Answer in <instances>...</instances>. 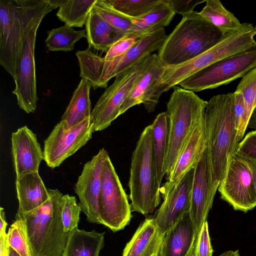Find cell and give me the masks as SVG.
<instances>
[{
  "label": "cell",
  "instance_id": "6da1fadb",
  "mask_svg": "<svg viewBox=\"0 0 256 256\" xmlns=\"http://www.w3.org/2000/svg\"><path fill=\"white\" fill-rule=\"evenodd\" d=\"M52 10L50 0H0V64L14 80L26 38Z\"/></svg>",
  "mask_w": 256,
  "mask_h": 256
},
{
  "label": "cell",
  "instance_id": "7a4b0ae2",
  "mask_svg": "<svg viewBox=\"0 0 256 256\" xmlns=\"http://www.w3.org/2000/svg\"><path fill=\"white\" fill-rule=\"evenodd\" d=\"M204 119L206 148L214 177L220 182L241 141L238 135L234 92L212 97Z\"/></svg>",
  "mask_w": 256,
  "mask_h": 256
},
{
  "label": "cell",
  "instance_id": "3957f363",
  "mask_svg": "<svg viewBox=\"0 0 256 256\" xmlns=\"http://www.w3.org/2000/svg\"><path fill=\"white\" fill-rule=\"evenodd\" d=\"M255 36L254 26L246 23L241 30L224 36L213 47L190 61L176 66H166L160 80L150 92L148 108L155 110L162 93L206 67L223 58L256 48Z\"/></svg>",
  "mask_w": 256,
  "mask_h": 256
},
{
  "label": "cell",
  "instance_id": "277c9868",
  "mask_svg": "<svg viewBox=\"0 0 256 256\" xmlns=\"http://www.w3.org/2000/svg\"><path fill=\"white\" fill-rule=\"evenodd\" d=\"M172 32L167 36L158 51L166 66L186 62L208 50L224 36L196 11L185 14Z\"/></svg>",
  "mask_w": 256,
  "mask_h": 256
},
{
  "label": "cell",
  "instance_id": "5b68a950",
  "mask_svg": "<svg viewBox=\"0 0 256 256\" xmlns=\"http://www.w3.org/2000/svg\"><path fill=\"white\" fill-rule=\"evenodd\" d=\"M167 37L164 28L140 38L124 54L106 59L88 47L76 54L80 69V76L88 80L94 90L106 88L110 80L142 62L155 51H158Z\"/></svg>",
  "mask_w": 256,
  "mask_h": 256
},
{
  "label": "cell",
  "instance_id": "8992f818",
  "mask_svg": "<svg viewBox=\"0 0 256 256\" xmlns=\"http://www.w3.org/2000/svg\"><path fill=\"white\" fill-rule=\"evenodd\" d=\"M50 198L27 212H17L24 222L33 256H62L69 232L64 229L61 216L63 194L48 189Z\"/></svg>",
  "mask_w": 256,
  "mask_h": 256
},
{
  "label": "cell",
  "instance_id": "52a82bcc",
  "mask_svg": "<svg viewBox=\"0 0 256 256\" xmlns=\"http://www.w3.org/2000/svg\"><path fill=\"white\" fill-rule=\"evenodd\" d=\"M207 102L192 91L176 86L173 87L166 112L168 118L166 178L172 172L182 150L203 118Z\"/></svg>",
  "mask_w": 256,
  "mask_h": 256
},
{
  "label": "cell",
  "instance_id": "ba28073f",
  "mask_svg": "<svg viewBox=\"0 0 256 256\" xmlns=\"http://www.w3.org/2000/svg\"><path fill=\"white\" fill-rule=\"evenodd\" d=\"M128 186L132 211L148 214L160 204L161 186L153 156L152 124L144 128L132 152Z\"/></svg>",
  "mask_w": 256,
  "mask_h": 256
},
{
  "label": "cell",
  "instance_id": "9c48e42d",
  "mask_svg": "<svg viewBox=\"0 0 256 256\" xmlns=\"http://www.w3.org/2000/svg\"><path fill=\"white\" fill-rule=\"evenodd\" d=\"M152 54L136 65L120 73L106 88L92 110L94 132L102 130L120 116V111L138 79L158 58Z\"/></svg>",
  "mask_w": 256,
  "mask_h": 256
},
{
  "label": "cell",
  "instance_id": "30bf717a",
  "mask_svg": "<svg viewBox=\"0 0 256 256\" xmlns=\"http://www.w3.org/2000/svg\"><path fill=\"white\" fill-rule=\"evenodd\" d=\"M256 67V48L223 58L181 82L180 87L194 92L213 89L244 76Z\"/></svg>",
  "mask_w": 256,
  "mask_h": 256
},
{
  "label": "cell",
  "instance_id": "8fae6325",
  "mask_svg": "<svg viewBox=\"0 0 256 256\" xmlns=\"http://www.w3.org/2000/svg\"><path fill=\"white\" fill-rule=\"evenodd\" d=\"M102 224L114 232L123 229L132 218V208L109 156L102 168L98 202Z\"/></svg>",
  "mask_w": 256,
  "mask_h": 256
},
{
  "label": "cell",
  "instance_id": "7c38bea8",
  "mask_svg": "<svg viewBox=\"0 0 256 256\" xmlns=\"http://www.w3.org/2000/svg\"><path fill=\"white\" fill-rule=\"evenodd\" d=\"M94 124L90 117L70 128L60 121L44 142V160L52 168L59 166L84 146L92 137Z\"/></svg>",
  "mask_w": 256,
  "mask_h": 256
},
{
  "label": "cell",
  "instance_id": "4fadbf2b",
  "mask_svg": "<svg viewBox=\"0 0 256 256\" xmlns=\"http://www.w3.org/2000/svg\"><path fill=\"white\" fill-rule=\"evenodd\" d=\"M218 190L235 210L246 212L256 206L253 176L247 162L236 154L230 160Z\"/></svg>",
  "mask_w": 256,
  "mask_h": 256
},
{
  "label": "cell",
  "instance_id": "5bb4252c",
  "mask_svg": "<svg viewBox=\"0 0 256 256\" xmlns=\"http://www.w3.org/2000/svg\"><path fill=\"white\" fill-rule=\"evenodd\" d=\"M219 184L220 182L214 177L206 148L194 168L191 192L189 213L196 230V241L203 224L207 221Z\"/></svg>",
  "mask_w": 256,
  "mask_h": 256
},
{
  "label": "cell",
  "instance_id": "9a60e30c",
  "mask_svg": "<svg viewBox=\"0 0 256 256\" xmlns=\"http://www.w3.org/2000/svg\"><path fill=\"white\" fill-rule=\"evenodd\" d=\"M194 168L178 182H166L160 187L163 202L152 218L162 233L166 234L190 211Z\"/></svg>",
  "mask_w": 256,
  "mask_h": 256
},
{
  "label": "cell",
  "instance_id": "2e32d148",
  "mask_svg": "<svg viewBox=\"0 0 256 256\" xmlns=\"http://www.w3.org/2000/svg\"><path fill=\"white\" fill-rule=\"evenodd\" d=\"M109 156L104 148L84 166L81 174L74 186V192L80 200L82 211L91 223L102 224L98 202L102 186V174L104 162Z\"/></svg>",
  "mask_w": 256,
  "mask_h": 256
},
{
  "label": "cell",
  "instance_id": "e0dca14e",
  "mask_svg": "<svg viewBox=\"0 0 256 256\" xmlns=\"http://www.w3.org/2000/svg\"><path fill=\"white\" fill-rule=\"evenodd\" d=\"M40 24L32 30L26 39L14 80L15 88L12 93L16 96L19 108L27 114L35 112L38 101L34 50L37 31Z\"/></svg>",
  "mask_w": 256,
  "mask_h": 256
},
{
  "label": "cell",
  "instance_id": "ac0fdd59",
  "mask_svg": "<svg viewBox=\"0 0 256 256\" xmlns=\"http://www.w3.org/2000/svg\"><path fill=\"white\" fill-rule=\"evenodd\" d=\"M12 152L16 177L38 172L44 152L36 135L26 126L12 134Z\"/></svg>",
  "mask_w": 256,
  "mask_h": 256
},
{
  "label": "cell",
  "instance_id": "d6986e66",
  "mask_svg": "<svg viewBox=\"0 0 256 256\" xmlns=\"http://www.w3.org/2000/svg\"><path fill=\"white\" fill-rule=\"evenodd\" d=\"M196 230L189 212L164 236L158 256H192Z\"/></svg>",
  "mask_w": 256,
  "mask_h": 256
},
{
  "label": "cell",
  "instance_id": "ffe728a7",
  "mask_svg": "<svg viewBox=\"0 0 256 256\" xmlns=\"http://www.w3.org/2000/svg\"><path fill=\"white\" fill-rule=\"evenodd\" d=\"M206 148L203 118L182 150L172 172L166 178V182L174 184L178 182L186 173L193 169Z\"/></svg>",
  "mask_w": 256,
  "mask_h": 256
},
{
  "label": "cell",
  "instance_id": "44dd1931",
  "mask_svg": "<svg viewBox=\"0 0 256 256\" xmlns=\"http://www.w3.org/2000/svg\"><path fill=\"white\" fill-rule=\"evenodd\" d=\"M164 235L152 218H146L126 244L122 256H158Z\"/></svg>",
  "mask_w": 256,
  "mask_h": 256
},
{
  "label": "cell",
  "instance_id": "7402d4cb",
  "mask_svg": "<svg viewBox=\"0 0 256 256\" xmlns=\"http://www.w3.org/2000/svg\"><path fill=\"white\" fill-rule=\"evenodd\" d=\"M16 188L18 200V212H30L44 204L50 198L38 172L16 177Z\"/></svg>",
  "mask_w": 256,
  "mask_h": 256
},
{
  "label": "cell",
  "instance_id": "603a6c76",
  "mask_svg": "<svg viewBox=\"0 0 256 256\" xmlns=\"http://www.w3.org/2000/svg\"><path fill=\"white\" fill-rule=\"evenodd\" d=\"M86 25L88 47L102 52H107L112 46L126 34L115 28L92 8Z\"/></svg>",
  "mask_w": 256,
  "mask_h": 256
},
{
  "label": "cell",
  "instance_id": "cb8c5ba5",
  "mask_svg": "<svg viewBox=\"0 0 256 256\" xmlns=\"http://www.w3.org/2000/svg\"><path fill=\"white\" fill-rule=\"evenodd\" d=\"M165 68L166 66L158 56L136 82L122 106L120 115L134 106L141 104L144 106L146 104L152 88L160 80Z\"/></svg>",
  "mask_w": 256,
  "mask_h": 256
},
{
  "label": "cell",
  "instance_id": "d4e9b609",
  "mask_svg": "<svg viewBox=\"0 0 256 256\" xmlns=\"http://www.w3.org/2000/svg\"><path fill=\"white\" fill-rule=\"evenodd\" d=\"M105 232L78 228L69 232L62 256H98L104 246Z\"/></svg>",
  "mask_w": 256,
  "mask_h": 256
},
{
  "label": "cell",
  "instance_id": "484cf974",
  "mask_svg": "<svg viewBox=\"0 0 256 256\" xmlns=\"http://www.w3.org/2000/svg\"><path fill=\"white\" fill-rule=\"evenodd\" d=\"M92 87L88 80L82 78L80 80L61 118L60 121L67 127H72L90 117L92 110L90 94Z\"/></svg>",
  "mask_w": 256,
  "mask_h": 256
},
{
  "label": "cell",
  "instance_id": "4316f807",
  "mask_svg": "<svg viewBox=\"0 0 256 256\" xmlns=\"http://www.w3.org/2000/svg\"><path fill=\"white\" fill-rule=\"evenodd\" d=\"M176 13L170 0L162 2L145 14L136 18H130L134 27V34L141 37L168 26Z\"/></svg>",
  "mask_w": 256,
  "mask_h": 256
},
{
  "label": "cell",
  "instance_id": "83f0119b",
  "mask_svg": "<svg viewBox=\"0 0 256 256\" xmlns=\"http://www.w3.org/2000/svg\"><path fill=\"white\" fill-rule=\"evenodd\" d=\"M152 152L160 186L166 174L168 146V118L166 112L157 115L152 123Z\"/></svg>",
  "mask_w": 256,
  "mask_h": 256
},
{
  "label": "cell",
  "instance_id": "f1b7e54d",
  "mask_svg": "<svg viewBox=\"0 0 256 256\" xmlns=\"http://www.w3.org/2000/svg\"><path fill=\"white\" fill-rule=\"evenodd\" d=\"M200 14L218 28L224 36L239 31L246 23H241L236 16L226 10L219 0H206Z\"/></svg>",
  "mask_w": 256,
  "mask_h": 256
},
{
  "label": "cell",
  "instance_id": "f546056e",
  "mask_svg": "<svg viewBox=\"0 0 256 256\" xmlns=\"http://www.w3.org/2000/svg\"><path fill=\"white\" fill-rule=\"evenodd\" d=\"M96 0H61L56 16L65 25L82 27Z\"/></svg>",
  "mask_w": 256,
  "mask_h": 256
},
{
  "label": "cell",
  "instance_id": "4dcf8cb0",
  "mask_svg": "<svg viewBox=\"0 0 256 256\" xmlns=\"http://www.w3.org/2000/svg\"><path fill=\"white\" fill-rule=\"evenodd\" d=\"M236 92L242 94L245 105L244 113L238 128V135L242 140L256 107V67L242 77Z\"/></svg>",
  "mask_w": 256,
  "mask_h": 256
},
{
  "label": "cell",
  "instance_id": "1f68e13d",
  "mask_svg": "<svg viewBox=\"0 0 256 256\" xmlns=\"http://www.w3.org/2000/svg\"><path fill=\"white\" fill-rule=\"evenodd\" d=\"M47 33L46 46L52 52L72 51L77 42L83 38H86V30H76L66 25L53 28Z\"/></svg>",
  "mask_w": 256,
  "mask_h": 256
},
{
  "label": "cell",
  "instance_id": "d6a6232c",
  "mask_svg": "<svg viewBox=\"0 0 256 256\" xmlns=\"http://www.w3.org/2000/svg\"><path fill=\"white\" fill-rule=\"evenodd\" d=\"M95 11L110 25L125 34H134L131 18L115 9L107 0H96Z\"/></svg>",
  "mask_w": 256,
  "mask_h": 256
},
{
  "label": "cell",
  "instance_id": "836d02e7",
  "mask_svg": "<svg viewBox=\"0 0 256 256\" xmlns=\"http://www.w3.org/2000/svg\"><path fill=\"white\" fill-rule=\"evenodd\" d=\"M7 236L8 246L20 256H33L24 222L18 213Z\"/></svg>",
  "mask_w": 256,
  "mask_h": 256
},
{
  "label": "cell",
  "instance_id": "e575fe53",
  "mask_svg": "<svg viewBox=\"0 0 256 256\" xmlns=\"http://www.w3.org/2000/svg\"><path fill=\"white\" fill-rule=\"evenodd\" d=\"M115 9L130 18H136L148 13L162 0H107Z\"/></svg>",
  "mask_w": 256,
  "mask_h": 256
},
{
  "label": "cell",
  "instance_id": "d590c367",
  "mask_svg": "<svg viewBox=\"0 0 256 256\" xmlns=\"http://www.w3.org/2000/svg\"><path fill=\"white\" fill-rule=\"evenodd\" d=\"M81 211L80 204L77 203V200L74 196L68 194L63 195L61 216L66 232H69L78 228Z\"/></svg>",
  "mask_w": 256,
  "mask_h": 256
},
{
  "label": "cell",
  "instance_id": "8d00e7d4",
  "mask_svg": "<svg viewBox=\"0 0 256 256\" xmlns=\"http://www.w3.org/2000/svg\"><path fill=\"white\" fill-rule=\"evenodd\" d=\"M141 38L136 34L124 35L112 46L104 58L106 59H112L124 54Z\"/></svg>",
  "mask_w": 256,
  "mask_h": 256
},
{
  "label": "cell",
  "instance_id": "74e56055",
  "mask_svg": "<svg viewBox=\"0 0 256 256\" xmlns=\"http://www.w3.org/2000/svg\"><path fill=\"white\" fill-rule=\"evenodd\" d=\"M213 249L210 242L207 221L203 224L195 242L192 256H212Z\"/></svg>",
  "mask_w": 256,
  "mask_h": 256
},
{
  "label": "cell",
  "instance_id": "f35d334b",
  "mask_svg": "<svg viewBox=\"0 0 256 256\" xmlns=\"http://www.w3.org/2000/svg\"><path fill=\"white\" fill-rule=\"evenodd\" d=\"M236 153L256 160V130L244 136L240 142Z\"/></svg>",
  "mask_w": 256,
  "mask_h": 256
},
{
  "label": "cell",
  "instance_id": "ab89813d",
  "mask_svg": "<svg viewBox=\"0 0 256 256\" xmlns=\"http://www.w3.org/2000/svg\"><path fill=\"white\" fill-rule=\"evenodd\" d=\"M176 14L182 16L194 11V8L199 4L206 2L200 0H170Z\"/></svg>",
  "mask_w": 256,
  "mask_h": 256
},
{
  "label": "cell",
  "instance_id": "60d3db41",
  "mask_svg": "<svg viewBox=\"0 0 256 256\" xmlns=\"http://www.w3.org/2000/svg\"><path fill=\"white\" fill-rule=\"evenodd\" d=\"M234 94V116L238 128L244 113L245 105L244 99L242 94L235 91Z\"/></svg>",
  "mask_w": 256,
  "mask_h": 256
},
{
  "label": "cell",
  "instance_id": "b9f144b4",
  "mask_svg": "<svg viewBox=\"0 0 256 256\" xmlns=\"http://www.w3.org/2000/svg\"><path fill=\"white\" fill-rule=\"evenodd\" d=\"M9 250L7 234H0V256H8Z\"/></svg>",
  "mask_w": 256,
  "mask_h": 256
},
{
  "label": "cell",
  "instance_id": "7bdbcfd3",
  "mask_svg": "<svg viewBox=\"0 0 256 256\" xmlns=\"http://www.w3.org/2000/svg\"><path fill=\"white\" fill-rule=\"evenodd\" d=\"M239 156H240L241 158H242L243 159H244L248 164L250 168L252 174L254 178V186L256 191V160L247 157H245L244 156H241L238 154H236Z\"/></svg>",
  "mask_w": 256,
  "mask_h": 256
},
{
  "label": "cell",
  "instance_id": "ee69618b",
  "mask_svg": "<svg viewBox=\"0 0 256 256\" xmlns=\"http://www.w3.org/2000/svg\"><path fill=\"white\" fill-rule=\"evenodd\" d=\"M0 234L6 233V228L8 224L6 222L5 212L2 207L0 208Z\"/></svg>",
  "mask_w": 256,
  "mask_h": 256
},
{
  "label": "cell",
  "instance_id": "f6af8a7d",
  "mask_svg": "<svg viewBox=\"0 0 256 256\" xmlns=\"http://www.w3.org/2000/svg\"><path fill=\"white\" fill-rule=\"evenodd\" d=\"M248 127L256 130V107L252 114Z\"/></svg>",
  "mask_w": 256,
  "mask_h": 256
},
{
  "label": "cell",
  "instance_id": "bcb514c9",
  "mask_svg": "<svg viewBox=\"0 0 256 256\" xmlns=\"http://www.w3.org/2000/svg\"><path fill=\"white\" fill-rule=\"evenodd\" d=\"M219 256H240L238 250L236 251L230 250L225 252Z\"/></svg>",
  "mask_w": 256,
  "mask_h": 256
},
{
  "label": "cell",
  "instance_id": "7dc6e473",
  "mask_svg": "<svg viewBox=\"0 0 256 256\" xmlns=\"http://www.w3.org/2000/svg\"><path fill=\"white\" fill-rule=\"evenodd\" d=\"M8 256H20L16 250L10 246Z\"/></svg>",
  "mask_w": 256,
  "mask_h": 256
},
{
  "label": "cell",
  "instance_id": "c3c4849f",
  "mask_svg": "<svg viewBox=\"0 0 256 256\" xmlns=\"http://www.w3.org/2000/svg\"><path fill=\"white\" fill-rule=\"evenodd\" d=\"M254 28H255V29L256 30V26H254Z\"/></svg>",
  "mask_w": 256,
  "mask_h": 256
}]
</instances>
